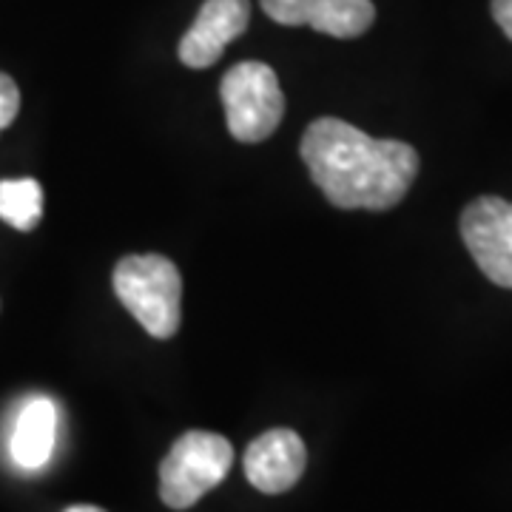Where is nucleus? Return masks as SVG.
Returning a JSON list of instances; mask_svg holds the SVG:
<instances>
[{
    "instance_id": "obj_10",
    "label": "nucleus",
    "mask_w": 512,
    "mask_h": 512,
    "mask_svg": "<svg viewBox=\"0 0 512 512\" xmlns=\"http://www.w3.org/2000/svg\"><path fill=\"white\" fill-rule=\"evenodd\" d=\"M43 217V185L23 180H0V220L18 231H35Z\"/></svg>"
},
{
    "instance_id": "obj_4",
    "label": "nucleus",
    "mask_w": 512,
    "mask_h": 512,
    "mask_svg": "<svg viewBox=\"0 0 512 512\" xmlns=\"http://www.w3.org/2000/svg\"><path fill=\"white\" fill-rule=\"evenodd\" d=\"M228 131L239 143H262L276 131L285 114L279 77L259 60H245L228 69L220 86Z\"/></svg>"
},
{
    "instance_id": "obj_6",
    "label": "nucleus",
    "mask_w": 512,
    "mask_h": 512,
    "mask_svg": "<svg viewBox=\"0 0 512 512\" xmlns=\"http://www.w3.org/2000/svg\"><path fill=\"white\" fill-rule=\"evenodd\" d=\"M268 18L282 26H311L330 37H362L376 20L373 0H262Z\"/></svg>"
},
{
    "instance_id": "obj_1",
    "label": "nucleus",
    "mask_w": 512,
    "mask_h": 512,
    "mask_svg": "<svg viewBox=\"0 0 512 512\" xmlns=\"http://www.w3.org/2000/svg\"><path fill=\"white\" fill-rule=\"evenodd\" d=\"M299 151L325 200L345 211H387L407 197L419 174L410 143L376 140L336 117L313 120Z\"/></svg>"
},
{
    "instance_id": "obj_12",
    "label": "nucleus",
    "mask_w": 512,
    "mask_h": 512,
    "mask_svg": "<svg viewBox=\"0 0 512 512\" xmlns=\"http://www.w3.org/2000/svg\"><path fill=\"white\" fill-rule=\"evenodd\" d=\"M493 18L512 40V0H493Z\"/></svg>"
},
{
    "instance_id": "obj_7",
    "label": "nucleus",
    "mask_w": 512,
    "mask_h": 512,
    "mask_svg": "<svg viewBox=\"0 0 512 512\" xmlns=\"http://www.w3.org/2000/svg\"><path fill=\"white\" fill-rule=\"evenodd\" d=\"M251 20L248 0H205L194 26L180 40V60L188 69L214 66L231 40H237Z\"/></svg>"
},
{
    "instance_id": "obj_13",
    "label": "nucleus",
    "mask_w": 512,
    "mask_h": 512,
    "mask_svg": "<svg viewBox=\"0 0 512 512\" xmlns=\"http://www.w3.org/2000/svg\"><path fill=\"white\" fill-rule=\"evenodd\" d=\"M63 512H106V510L92 507V504H77V507H69V510H63Z\"/></svg>"
},
{
    "instance_id": "obj_3",
    "label": "nucleus",
    "mask_w": 512,
    "mask_h": 512,
    "mask_svg": "<svg viewBox=\"0 0 512 512\" xmlns=\"http://www.w3.org/2000/svg\"><path fill=\"white\" fill-rule=\"evenodd\" d=\"M234 447L220 433L188 430L160 464V498L171 510H188L228 476Z\"/></svg>"
},
{
    "instance_id": "obj_2",
    "label": "nucleus",
    "mask_w": 512,
    "mask_h": 512,
    "mask_svg": "<svg viewBox=\"0 0 512 512\" xmlns=\"http://www.w3.org/2000/svg\"><path fill=\"white\" fill-rule=\"evenodd\" d=\"M114 293L148 336L171 339L183 322V276L160 254L123 256L114 268Z\"/></svg>"
},
{
    "instance_id": "obj_9",
    "label": "nucleus",
    "mask_w": 512,
    "mask_h": 512,
    "mask_svg": "<svg viewBox=\"0 0 512 512\" xmlns=\"http://www.w3.org/2000/svg\"><path fill=\"white\" fill-rule=\"evenodd\" d=\"M57 439V407L52 399H32L20 410L9 441L12 461L20 470H40L49 464Z\"/></svg>"
},
{
    "instance_id": "obj_8",
    "label": "nucleus",
    "mask_w": 512,
    "mask_h": 512,
    "mask_svg": "<svg viewBox=\"0 0 512 512\" xmlns=\"http://www.w3.org/2000/svg\"><path fill=\"white\" fill-rule=\"evenodd\" d=\"M308 464V450L299 433L288 427H276L251 441L245 453V476L259 493H288L302 478Z\"/></svg>"
},
{
    "instance_id": "obj_5",
    "label": "nucleus",
    "mask_w": 512,
    "mask_h": 512,
    "mask_svg": "<svg viewBox=\"0 0 512 512\" xmlns=\"http://www.w3.org/2000/svg\"><path fill=\"white\" fill-rule=\"evenodd\" d=\"M458 228L481 274L512 291V202L478 197L461 211Z\"/></svg>"
},
{
    "instance_id": "obj_11",
    "label": "nucleus",
    "mask_w": 512,
    "mask_h": 512,
    "mask_svg": "<svg viewBox=\"0 0 512 512\" xmlns=\"http://www.w3.org/2000/svg\"><path fill=\"white\" fill-rule=\"evenodd\" d=\"M18 111H20L18 83H15L9 74L0 72V131L15 123Z\"/></svg>"
}]
</instances>
